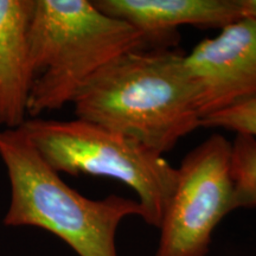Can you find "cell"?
<instances>
[{
  "instance_id": "obj_1",
  "label": "cell",
  "mask_w": 256,
  "mask_h": 256,
  "mask_svg": "<svg viewBox=\"0 0 256 256\" xmlns=\"http://www.w3.org/2000/svg\"><path fill=\"white\" fill-rule=\"evenodd\" d=\"M72 104L78 119L130 138L160 154L200 127L197 89L185 56L138 49L88 80Z\"/></svg>"
},
{
  "instance_id": "obj_3",
  "label": "cell",
  "mask_w": 256,
  "mask_h": 256,
  "mask_svg": "<svg viewBox=\"0 0 256 256\" xmlns=\"http://www.w3.org/2000/svg\"><path fill=\"white\" fill-rule=\"evenodd\" d=\"M0 158L11 185L5 226L46 230L78 256H118L120 223L128 216L142 215L138 200L116 194L95 200L74 190L44 162L20 128L0 130Z\"/></svg>"
},
{
  "instance_id": "obj_7",
  "label": "cell",
  "mask_w": 256,
  "mask_h": 256,
  "mask_svg": "<svg viewBox=\"0 0 256 256\" xmlns=\"http://www.w3.org/2000/svg\"><path fill=\"white\" fill-rule=\"evenodd\" d=\"M104 14L136 28L147 42L164 40L182 25L223 28L242 19L241 0H95Z\"/></svg>"
},
{
  "instance_id": "obj_10",
  "label": "cell",
  "mask_w": 256,
  "mask_h": 256,
  "mask_svg": "<svg viewBox=\"0 0 256 256\" xmlns=\"http://www.w3.org/2000/svg\"><path fill=\"white\" fill-rule=\"evenodd\" d=\"M200 127L222 128L256 138V95L206 115L202 119Z\"/></svg>"
},
{
  "instance_id": "obj_11",
  "label": "cell",
  "mask_w": 256,
  "mask_h": 256,
  "mask_svg": "<svg viewBox=\"0 0 256 256\" xmlns=\"http://www.w3.org/2000/svg\"><path fill=\"white\" fill-rule=\"evenodd\" d=\"M242 18L256 22V0H241Z\"/></svg>"
},
{
  "instance_id": "obj_6",
  "label": "cell",
  "mask_w": 256,
  "mask_h": 256,
  "mask_svg": "<svg viewBox=\"0 0 256 256\" xmlns=\"http://www.w3.org/2000/svg\"><path fill=\"white\" fill-rule=\"evenodd\" d=\"M202 119L256 95V22L242 18L185 56Z\"/></svg>"
},
{
  "instance_id": "obj_8",
  "label": "cell",
  "mask_w": 256,
  "mask_h": 256,
  "mask_svg": "<svg viewBox=\"0 0 256 256\" xmlns=\"http://www.w3.org/2000/svg\"><path fill=\"white\" fill-rule=\"evenodd\" d=\"M34 0H0V126L17 130L26 121L34 72L28 26Z\"/></svg>"
},
{
  "instance_id": "obj_9",
  "label": "cell",
  "mask_w": 256,
  "mask_h": 256,
  "mask_svg": "<svg viewBox=\"0 0 256 256\" xmlns=\"http://www.w3.org/2000/svg\"><path fill=\"white\" fill-rule=\"evenodd\" d=\"M234 206L256 208V138L236 134L232 144Z\"/></svg>"
},
{
  "instance_id": "obj_4",
  "label": "cell",
  "mask_w": 256,
  "mask_h": 256,
  "mask_svg": "<svg viewBox=\"0 0 256 256\" xmlns=\"http://www.w3.org/2000/svg\"><path fill=\"white\" fill-rule=\"evenodd\" d=\"M20 130L57 174L113 178L130 186L139 197L142 218L159 228L177 180V168L164 154L78 118H34L26 119Z\"/></svg>"
},
{
  "instance_id": "obj_5",
  "label": "cell",
  "mask_w": 256,
  "mask_h": 256,
  "mask_svg": "<svg viewBox=\"0 0 256 256\" xmlns=\"http://www.w3.org/2000/svg\"><path fill=\"white\" fill-rule=\"evenodd\" d=\"M234 210L232 142L215 133L177 168L154 256H206L216 226Z\"/></svg>"
},
{
  "instance_id": "obj_2",
  "label": "cell",
  "mask_w": 256,
  "mask_h": 256,
  "mask_svg": "<svg viewBox=\"0 0 256 256\" xmlns=\"http://www.w3.org/2000/svg\"><path fill=\"white\" fill-rule=\"evenodd\" d=\"M146 43L142 32L89 0H34L28 54L34 78L28 115L34 119L72 104L98 70Z\"/></svg>"
}]
</instances>
